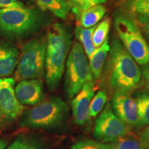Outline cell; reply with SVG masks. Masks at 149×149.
Returning a JSON list of instances; mask_svg holds the SVG:
<instances>
[{
  "mask_svg": "<svg viewBox=\"0 0 149 149\" xmlns=\"http://www.w3.org/2000/svg\"><path fill=\"white\" fill-rule=\"evenodd\" d=\"M104 65L102 84L111 95L117 92L133 93L141 84V70L119 40H112Z\"/></svg>",
  "mask_w": 149,
  "mask_h": 149,
  "instance_id": "6da1fadb",
  "label": "cell"
},
{
  "mask_svg": "<svg viewBox=\"0 0 149 149\" xmlns=\"http://www.w3.org/2000/svg\"><path fill=\"white\" fill-rule=\"evenodd\" d=\"M71 35L61 23L50 26L46 33L45 79L51 91L58 88L71 48Z\"/></svg>",
  "mask_w": 149,
  "mask_h": 149,
  "instance_id": "7a4b0ae2",
  "label": "cell"
},
{
  "mask_svg": "<svg viewBox=\"0 0 149 149\" xmlns=\"http://www.w3.org/2000/svg\"><path fill=\"white\" fill-rule=\"evenodd\" d=\"M43 12L34 7L0 8V36L9 42L32 36L47 24Z\"/></svg>",
  "mask_w": 149,
  "mask_h": 149,
  "instance_id": "3957f363",
  "label": "cell"
},
{
  "mask_svg": "<svg viewBox=\"0 0 149 149\" xmlns=\"http://www.w3.org/2000/svg\"><path fill=\"white\" fill-rule=\"evenodd\" d=\"M68 115L66 102L57 97H51L24 112L19 125L31 129L57 130L65 125Z\"/></svg>",
  "mask_w": 149,
  "mask_h": 149,
  "instance_id": "277c9868",
  "label": "cell"
},
{
  "mask_svg": "<svg viewBox=\"0 0 149 149\" xmlns=\"http://www.w3.org/2000/svg\"><path fill=\"white\" fill-rule=\"evenodd\" d=\"M114 26L119 40L137 64L149 62V45L135 19L118 10L114 17Z\"/></svg>",
  "mask_w": 149,
  "mask_h": 149,
  "instance_id": "5b68a950",
  "label": "cell"
},
{
  "mask_svg": "<svg viewBox=\"0 0 149 149\" xmlns=\"http://www.w3.org/2000/svg\"><path fill=\"white\" fill-rule=\"evenodd\" d=\"M46 36L31 39L24 44L19 56L14 79H42L45 74Z\"/></svg>",
  "mask_w": 149,
  "mask_h": 149,
  "instance_id": "8992f818",
  "label": "cell"
},
{
  "mask_svg": "<svg viewBox=\"0 0 149 149\" xmlns=\"http://www.w3.org/2000/svg\"><path fill=\"white\" fill-rule=\"evenodd\" d=\"M65 66V91L67 96L72 98L81 90L91 73L86 55L77 41H74L70 48Z\"/></svg>",
  "mask_w": 149,
  "mask_h": 149,
  "instance_id": "52a82bcc",
  "label": "cell"
},
{
  "mask_svg": "<svg viewBox=\"0 0 149 149\" xmlns=\"http://www.w3.org/2000/svg\"><path fill=\"white\" fill-rule=\"evenodd\" d=\"M132 128L115 114L111 103L105 105L97 117L93 130L95 140L103 143H115L131 133Z\"/></svg>",
  "mask_w": 149,
  "mask_h": 149,
  "instance_id": "ba28073f",
  "label": "cell"
},
{
  "mask_svg": "<svg viewBox=\"0 0 149 149\" xmlns=\"http://www.w3.org/2000/svg\"><path fill=\"white\" fill-rule=\"evenodd\" d=\"M15 84L14 78H0V127L15 122L25 109L16 97Z\"/></svg>",
  "mask_w": 149,
  "mask_h": 149,
  "instance_id": "9c48e42d",
  "label": "cell"
},
{
  "mask_svg": "<svg viewBox=\"0 0 149 149\" xmlns=\"http://www.w3.org/2000/svg\"><path fill=\"white\" fill-rule=\"evenodd\" d=\"M95 94V81L90 73L81 90L72 97L71 109L74 124L84 126L91 120L90 104Z\"/></svg>",
  "mask_w": 149,
  "mask_h": 149,
  "instance_id": "30bf717a",
  "label": "cell"
},
{
  "mask_svg": "<svg viewBox=\"0 0 149 149\" xmlns=\"http://www.w3.org/2000/svg\"><path fill=\"white\" fill-rule=\"evenodd\" d=\"M111 107L121 120L130 128H139V115L137 103L131 93L117 92L112 95Z\"/></svg>",
  "mask_w": 149,
  "mask_h": 149,
  "instance_id": "8fae6325",
  "label": "cell"
},
{
  "mask_svg": "<svg viewBox=\"0 0 149 149\" xmlns=\"http://www.w3.org/2000/svg\"><path fill=\"white\" fill-rule=\"evenodd\" d=\"M15 93L22 105L35 106L44 100V84L42 79H24L18 81Z\"/></svg>",
  "mask_w": 149,
  "mask_h": 149,
  "instance_id": "7c38bea8",
  "label": "cell"
},
{
  "mask_svg": "<svg viewBox=\"0 0 149 149\" xmlns=\"http://www.w3.org/2000/svg\"><path fill=\"white\" fill-rule=\"evenodd\" d=\"M19 56L17 48L11 42L0 41V78L8 77L14 73Z\"/></svg>",
  "mask_w": 149,
  "mask_h": 149,
  "instance_id": "4fadbf2b",
  "label": "cell"
},
{
  "mask_svg": "<svg viewBox=\"0 0 149 149\" xmlns=\"http://www.w3.org/2000/svg\"><path fill=\"white\" fill-rule=\"evenodd\" d=\"M109 50L110 44L108 38L102 45L95 49L92 55L88 58L89 70L95 82L98 81L101 77Z\"/></svg>",
  "mask_w": 149,
  "mask_h": 149,
  "instance_id": "5bb4252c",
  "label": "cell"
},
{
  "mask_svg": "<svg viewBox=\"0 0 149 149\" xmlns=\"http://www.w3.org/2000/svg\"><path fill=\"white\" fill-rule=\"evenodd\" d=\"M42 11H48L61 19H66L70 9L66 0H34Z\"/></svg>",
  "mask_w": 149,
  "mask_h": 149,
  "instance_id": "9a60e30c",
  "label": "cell"
},
{
  "mask_svg": "<svg viewBox=\"0 0 149 149\" xmlns=\"http://www.w3.org/2000/svg\"><path fill=\"white\" fill-rule=\"evenodd\" d=\"M107 9L102 4H97L81 13L78 19V26L91 28L96 26L105 15Z\"/></svg>",
  "mask_w": 149,
  "mask_h": 149,
  "instance_id": "2e32d148",
  "label": "cell"
},
{
  "mask_svg": "<svg viewBox=\"0 0 149 149\" xmlns=\"http://www.w3.org/2000/svg\"><path fill=\"white\" fill-rule=\"evenodd\" d=\"M120 11L131 16L149 17V0H119Z\"/></svg>",
  "mask_w": 149,
  "mask_h": 149,
  "instance_id": "e0dca14e",
  "label": "cell"
},
{
  "mask_svg": "<svg viewBox=\"0 0 149 149\" xmlns=\"http://www.w3.org/2000/svg\"><path fill=\"white\" fill-rule=\"evenodd\" d=\"M95 27V26L91 28H84L77 26L74 29L75 37L82 46L84 51L88 58L95 49L93 42V33Z\"/></svg>",
  "mask_w": 149,
  "mask_h": 149,
  "instance_id": "ac0fdd59",
  "label": "cell"
},
{
  "mask_svg": "<svg viewBox=\"0 0 149 149\" xmlns=\"http://www.w3.org/2000/svg\"><path fill=\"white\" fill-rule=\"evenodd\" d=\"M6 149H46L40 139L26 135H19Z\"/></svg>",
  "mask_w": 149,
  "mask_h": 149,
  "instance_id": "d6986e66",
  "label": "cell"
},
{
  "mask_svg": "<svg viewBox=\"0 0 149 149\" xmlns=\"http://www.w3.org/2000/svg\"><path fill=\"white\" fill-rule=\"evenodd\" d=\"M139 115V128L149 125V92H137L135 95Z\"/></svg>",
  "mask_w": 149,
  "mask_h": 149,
  "instance_id": "ffe728a7",
  "label": "cell"
},
{
  "mask_svg": "<svg viewBox=\"0 0 149 149\" xmlns=\"http://www.w3.org/2000/svg\"><path fill=\"white\" fill-rule=\"evenodd\" d=\"M111 25V18L109 17H106L100 23L95 26L93 33V42L95 48L100 47L109 38L108 36Z\"/></svg>",
  "mask_w": 149,
  "mask_h": 149,
  "instance_id": "44dd1931",
  "label": "cell"
},
{
  "mask_svg": "<svg viewBox=\"0 0 149 149\" xmlns=\"http://www.w3.org/2000/svg\"><path fill=\"white\" fill-rule=\"evenodd\" d=\"M70 10L78 20L81 13L97 4H102L107 0H66Z\"/></svg>",
  "mask_w": 149,
  "mask_h": 149,
  "instance_id": "7402d4cb",
  "label": "cell"
},
{
  "mask_svg": "<svg viewBox=\"0 0 149 149\" xmlns=\"http://www.w3.org/2000/svg\"><path fill=\"white\" fill-rule=\"evenodd\" d=\"M113 144L114 149H149L137 135H133L131 133Z\"/></svg>",
  "mask_w": 149,
  "mask_h": 149,
  "instance_id": "603a6c76",
  "label": "cell"
},
{
  "mask_svg": "<svg viewBox=\"0 0 149 149\" xmlns=\"http://www.w3.org/2000/svg\"><path fill=\"white\" fill-rule=\"evenodd\" d=\"M107 93L106 91L100 90L93 96L91 102L89 114L91 117H96L105 107L107 102Z\"/></svg>",
  "mask_w": 149,
  "mask_h": 149,
  "instance_id": "cb8c5ba5",
  "label": "cell"
},
{
  "mask_svg": "<svg viewBox=\"0 0 149 149\" xmlns=\"http://www.w3.org/2000/svg\"><path fill=\"white\" fill-rule=\"evenodd\" d=\"M70 149H114L113 143H103L92 139H81L72 145Z\"/></svg>",
  "mask_w": 149,
  "mask_h": 149,
  "instance_id": "d4e9b609",
  "label": "cell"
},
{
  "mask_svg": "<svg viewBox=\"0 0 149 149\" xmlns=\"http://www.w3.org/2000/svg\"><path fill=\"white\" fill-rule=\"evenodd\" d=\"M132 17L135 19L136 23L149 45V17L141 15Z\"/></svg>",
  "mask_w": 149,
  "mask_h": 149,
  "instance_id": "484cf974",
  "label": "cell"
},
{
  "mask_svg": "<svg viewBox=\"0 0 149 149\" xmlns=\"http://www.w3.org/2000/svg\"><path fill=\"white\" fill-rule=\"evenodd\" d=\"M141 142L149 148V125L141 128L137 134Z\"/></svg>",
  "mask_w": 149,
  "mask_h": 149,
  "instance_id": "4316f807",
  "label": "cell"
},
{
  "mask_svg": "<svg viewBox=\"0 0 149 149\" xmlns=\"http://www.w3.org/2000/svg\"><path fill=\"white\" fill-rule=\"evenodd\" d=\"M24 6L25 5L19 0H0V8H21Z\"/></svg>",
  "mask_w": 149,
  "mask_h": 149,
  "instance_id": "83f0119b",
  "label": "cell"
},
{
  "mask_svg": "<svg viewBox=\"0 0 149 149\" xmlns=\"http://www.w3.org/2000/svg\"><path fill=\"white\" fill-rule=\"evenodd\" d=\"M141 83L144 88L149 91V62L142 66L141 68Z\"/></svg>",
  "mask_w": 149,
  "mask_h": 149,
  "instance_id": "f1b7e54d",
  "label": "cell"
},
{
  "mask_svg": "<svg viewBox=\"0 0 149 149\" xmlns=\"http://www.w3.org/2000/svg\"><path fill=\"white\" fill-rule=\"evenodd\" d=\"M8 146V140L5 138L0 137V149H6Z\"/></svg>",
  "mask_w": 149,
  "mask_h": 149,
  "instance_id": "f546056e",
  "label": "cell"
}]
</instances>
